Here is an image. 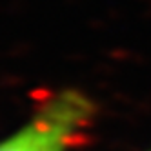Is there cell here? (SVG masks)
Instances as JSON below:
<instances>
[{"mask_svg":"<svg viewBox=\"0 0 151 151\" xmlns=\"http://www.w3.org/2000/svg\"><path fill=\"white\" fill-rule=\"evenodd\" d=\"M91 115L86 96L62 91L42 104L18 133L0 142V151H66L82 138Z\"/></svg>","mask_w":151,"mask_h":151,"instance_id":"cell-1","label":"cell"}]
</instances>
